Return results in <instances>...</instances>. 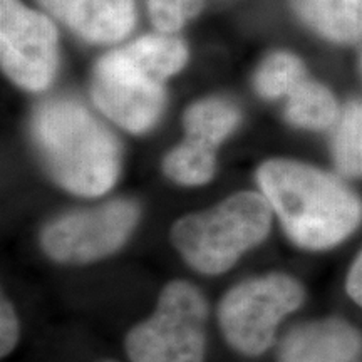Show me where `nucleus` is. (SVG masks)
Segmentation results:
<instances>
[{"instance_id":"18","label":"nucleus","mask_w":362,"mask_h":362,"mask_svg":"<svg viewBox=\"0 0 362 362\" xmlns=\"http://www.w3.org/2000/svg\"><path fill=\"white\" fill-rule=\"evenodd\" d=\"M17 341H19V320L11 302L2 298V309H0V349H2L0 352L2 356L11 354Z\"/></svg>"},{"instance_id":"7","label":"nucleus","mask_w":362,"mask_h":362,"mask_svg":"<svg viewBox=\"0 0 362 362\" xmlns=\"http://www.w3.org/2000/svg\"><path fill=\"white\" fill-rule=\"evenodd\" d=\"M138 218L139 208L129 200L74 211L45 226L42 247L62 264H88L115 253L128 240Z\"/></svg>"},{"instance_id":"17","label":"nucleus","mask_w":362,"mask_h":362,"mask_svg":"<svg viewBox=\"0 0 362 362\" xmlns=\"http://www.w3.org/2000/svg\"><path fill=\"white\" fill-rule=\"evenodd\" d=\"M146 4L153 24L163 34L180 30L203 7V0H146Z\"/></svg>"},{"instance_id":"1","label":"nucleus","mask_w":362,"mask_h":362,"mask_svg":"<svg viewBox=\"0 0 362 362\" xmlns=\"http://www.w3.org/2000/svg\"><path fill=\"white\" fill-rule=\"evenodd\" d=\"M262 194L297 245L324 250L362 220V203L336 176L291 160H270L257 173Z\"/></svg>"},{"instance_id":"15","label":"nucleus","mask_w":362,"mask_h":362,"mask_svg":"<svg viewBox=\"0 0 362 362\" xmlns=\"http://www.w3.org/2000/svg\"><path fill=\"white\" fill-rule=\"evenodd\" d=\"M332 155L344 176H362V103H351L336 123Z\"/></svg>"},{"instance_id":"10","label":"nucleus","mask_w":362,"mask_h":362,"mask_svg":"<svg viewBox=\"0 0 362 362\" xmlns=\"http://www.w3.org/2000/svg\"><path fill=\"white\" fill-rule=\"evenodd\" d=\"M362 336L342 320H320L293 329L280 347V362H354Z\"/></svg>"},{"instance_id":"2","label":"nucleus","mask_w":362,"mask_h":362,"mask_svg":"<svg viewBox=\"0 0 362 362\" xmlns=\"http://www.w3.org/2000/svg\"><path fill=\"white\" fill-rule=\"evenodd\" d=\"M188 49L168 34H149L99 59L90 79L96 106L121 128L144 133L165 107V81L183 69Z\"/></svg>"},{"instance_id":"8","label":"nucleus","mask_w":362,"mask_h":362,"mask_svg":"<svg viewBox=\"0 0 362 362\" xmlns=\"http://www.w3.org/2000/svg\"><path fill=\"white\" fill-rule=\"evenodd\" d=\"M0 57L6 74L27 90H44L57 71V30L19 0H0Z\"/></svg>"},{"instance_id":"19","label":"nucleus","mask_w":362,"mask_h":362,"mask_svg":"<svg viewBox=\"0 0 362 362\" xmlns=\"http://www.w3.org/2000/svg\"><path fill=\"white\" fill-rule=\"evenodd\" d=\"M347 292H349L352 300L362 305V252L356 259L349 272V277H347Z\"/></svg>"},{"instance_id":"4","label":"nucleus","mask_w":362,"mask_h":362,"mask_svg":"<svg viewBox=\"0 0 362 362\" xmlns=\"http://www.w3.org/2000/svg\"><path fill=\"white\" fill-rule=\"evenodd\" d=\"M272 206L264 194L242 192L211 210L176 221L171 242L185 262L208 275L223 274L247 250L265 240Z\"/></svg>"},{"instance_id":"13","label":"nucleus","mask_w":362,"mask_h":362,"mask_svg":"<svg viewBox=\"0 0 362 362\" xmlns=\"http://www.w3.org/2000/svg\"><path fill=\"white\" fill-rule=\"evenodd\" d=\"M287 98L285 116L298 128L327 129L339 121L336 98L322 84L305 79Z\"/></svg>"},{"instance_id":"6","label":"nucleus","mask_w":362,"mask_h":362,"mask_svg":"<svg viewBox=\"0 0 362 362\" xmlns=\"http://www.w3.org/2000/svg\"><path fill=\"white\" fill-rule=\"evenodd\" d=\"M304 302V288L285 274H269L233 287L218 309L220 327L233 349L260 356L274 344L285 315Z\"/></svg>"},{"instance_id":"3","label":"nucleus","mask_w":362,"mask_h":362,"mask_svg":"<svg viewBox=\"0 0 362 362\" xmlns=\"http://www.w3.org/2000/svg\"><path fill=\"white\" fill-rule=\"evenodd\" d=\"M33 138L49 173L69 192L99 197L115 185L119 143L79 103L51 99L40 104L33 117Z\"/></svg>"},{"instance_id":"5","label":"nucleus","mask_w":362,"mask_h":362,"mask_svg":"<svg viewBox=\"0 0 362 362\" xmlns=\"http://www.w3.org/2000/svg\"><path fill=\"white\" fill-rule=\"evenodd\" d=\"M206 304L185 280L163 288L155 314L126 337L131 362H203Z\"/></svg>"},{"instance_id":"12","label":"nucleus","mask_w":362,"mask_h":362,"mask_svg":"<svg viewBox=\"0 0 362 362\" xmlns=\"http://www.w3.org/2000/svg\"><path fill=\"white\" fill-rule=\"evenodd\" d=\"M238 123L240 111L237 106L220 98L194 103L183 117L187 138L215 149L233 133Z\"/></svg>"},{"instance_id":"11","label":"nucleus","mask_w":362,"mask_h":362,"mask_svg":"<svg viewBox=\"0 0 362 362\" xmlns=\"http://www.w3.org/2000/svg\"><path fill=\"white\" fill-rule=\"evenodd\" d=\"M293 11L322 37L352 44L362 37V0H291Z\"/></svg>"},{"instance_id":"9","label":"nucleus","mask_w":362,"mask_h":362,"mask_svg":"<svg viewBox=\"0 0 362 362\" xmlns=\"http://www.w3.org/2000/svg\"><path fill=\"white\" fill-rule=\"evenodd\" d=\"M52 16L93 44L124 39L136 22L134 0H39Z\"/></svg>"},{"instance_id":"14","label":"nucleus","mask_w":362,"mask_h":362,"mask_svg":"<svg viewBox=\"0 0 362 362\" xmlns=\"http://www.w3.org/2000/svg\"><path fill=\"white\" fill-rule=\"evenodd\" d=\"M215 148L187 138L165 158V173L185 187L205 185L215 175Z\"/></svg>"},{"instance_id":"16","label":"nucleus","mask_w":362,"mask_h":362,"mask_svg":"<svg viewBox=\"0 0 362 362\" xmlns=\"http://www.w3.org/2000/svg\"><path fill=\"white\" fill-rule=\"evenodd\" d=\"M305 81V67L291 52H274L262 62L255 74V88L264 98L288 96Z\"/></svg>"}]
</instances>
